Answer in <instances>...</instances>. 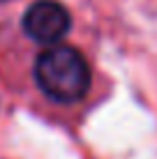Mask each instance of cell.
Wrapping results in <instances>:
<instances>
[{
	"mask_svg": "<svg viewBox=\"0 0 157 159\" xmlns=\"http://www.w3.org/2000/svg\"><path fill=\"white\" fill-rule=\"evenodd\" d=\"M35 83L53 102L72 104L90 88V67L74 46H48L35 62Z\"/></svg>",
	"mask_w": 157,
	"mask_h": 159,
	"instance_id": "1",
	"label": "cell"
},
{
	"mask_svg": "<svg viewBox=\"0 0 157 159\" xmlns=\"http://www.w3.org/2000/svg\"><path fill=\"white\" fill-rule=\"evenodd\" d=\"M21 23H23V32L30 39L51 46L69 32L72 16L67 7L58 0H37L25 9Z\"/></svg>",
	"mask_w": 157,
	"mask_h": 159,
	"instance_id": "2",
	"label": "cell"
},
{
	"mask_svg": "<svg viewBox=\"0 0 157 159\" xmlns=\"http://www.w3.org/2000/svg\"><path fill=\"white\" fill-rule=\"evenodd\" d=\"M0 2H5V0H0Z\"/></svg>",
	"mask_w": 157,
	"mask_h": 159,
	"instance_id": "3",
	"label": "cell"
}]
</instances>
